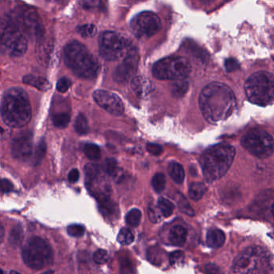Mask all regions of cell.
Returning a JSON list of instances; mask_svg holds the SVG:
<instances>
[{
    "label": "cell",
    "instance_id": "6da1fadb",
    "mask_svg": "<svg viewBox=\"0 0 274 274\" xmlns=\"http://www.w3.org/2000/svg\"><path fill=\"white\" fill-rule=\"evenodd\" d=\"M199 103L205 120L215 124L230 117L236 108V98L229 87L224 83L213 82L202 89Z\"/></svg>",
    "mask_w": 274,
    "mask_h": 274
},
{
    "label": "cell",
    "instance_id": "7a4b0ae2",
    "mask_svg": "<svg viewBox=\"0 0 274 274\" xmlns=\"http://www.w3.org/2000/svg\"><path fill=\"white\" fill-rule=\"evenodd\" d=\"M2 121L9 127L20 128L30 122L31 107L28 95L20 88H10L5 92L0 105Z\"/></svg>",
    "mask_w": 274,
    "mask_h": 274
},
{
    "label": "cell",
    "instance_id": "3957f363",
    "mask_svg": "<svg viewBox=\"0 0 274 274\" xmlns=\"http://www.w3.org/2000/svg\"><path fill=\"white\" fill-rule=\"evenodd\" d=\"M234 148L231 145H217L208 149L200 156V165L208 182L219 180L225 175L234 160Z\"/></svg>",
    "mask_w": 274,
    "mask_h": 274
},
{
    "label": "cell",
    "instance_id": "277c9868",
    "mask_svg": "<svg viewBox=\"0 0 274 274\" xmlns=\"http://www.w3.org/2000/svg\"><path fill=\"white\" fill-rule=\"evenodd\" d=\"M64 59L67 66L79 78L93 79L99 73L97 59L79 42L72 41L67 44L64 49Z\"/></svg>",
    "mask_w": 274,
    "mask_h": 274
},
{
    "label": "cell",
    "instance_id": "5b68a950",
    "mask_svg": "<svg viewBox=\"0 0 274 274\" xmlns=\"http://www.w3.org/2000/svg\"><path fill=\"white\" fill-rule=\"evenodd\" d=\"M274 260L270 252L259 246H251L240 253L232 266V274H270Z\"/></svg>",
    "mask_w": 274,
    "mask_h": 274
},
{
    "label": "cell",
    "instance_id": "8992f818",
    "mask_svg": "<svg viewBox=\"0 0 274 274\" xmlns=\"http://www.w3.org/2000/svg\"><path fill=\"white\" fill-rule=\"evenodd\" d=\"M27 49L26 35L12 17L0 18V51L20 57Z\"/></svg>",
    "mask_w": 274,
    "mask_h": 274
},
{
    "label": "cell",
    "instance_id": "52a82bcc",
    "mask_svg": "<svg viewBox=\"0 0 274 274\" xmlns=\"http://www.w3.org/2000/svg\"><path fill=\"white\" fill-rule=\"evenodd\" d=\"M246 97L251 103L260 106L274 102V75L268 72H257L245 83Z\"/></svg>",
    "mask_w": 274,
    "mask_h": 274
},
{
    "label": "cell",
    "instance_id": "ba28073f",
    "mask_svg": "<svg viewBox=\"0 0 274 274\" xmlns=\"http://www.w3.org/2000/svg\"><path fill=\"white\" fill-rule=\"evenodd\" d=\"M22 258L31 270H42L52 262V249L41 237H31L23 248Z\"/></svg>",
    "mask_w": 274,
    "mask_h": 274
},
{
    "label": "cell",
    "instance_id": "9c48e42d",
    "mask_svg": "<svg viewBox=\"0 0 274 274\" xmlns=\"http://www.w3.org/2000/svg\"><path fill=\"white\" fill-rule=\"evenodd\" d=\"M132 49V43L121 34L107 31L100 36V55L108 61H116L125 58Z\"/></svg>",
    "mask_w": 274,
    "mask_h": 274
},
{
    "label": "cell",
    "instance_id": "30bf717a",
    "mask_svg": "<svg viewBox=\"0 0 274 274\" xmlns=\"http://www.w3.org/2000/svg\"><path fill=\"white\" fill-rule=\"evenodd\" d=\"M191 64L186 58L172 56L160 59L154 64L152 74L160 80H180L189 76Z\"/></svg>",
    "mask_w": 274,
    "mask_h": 274
},
{
    "label": "cell",
    "instance_id": "8fae6325",
    "mask_svg": "<svg viewBox=\"0 0 274 274\" xmlns=\"http://www.w3.org/2000/svg\"><path fill=\"white\" fill-rule=\"evenodd\" d=\"M241 143L250 154L258 158H267L274 153V138L264 130H249L244 135Z\"/></svg>",
    "mask_w": 274,
    "mask_h": 274
},
{
    "label": "cell",
    "instance_id": "7c38bea8",
    "mask_svg": "<svg viewBox=\"0 0 274 274\" xmlns=\"http://www.w3.org/2000/svg\"><path fill=\"white\" fill-rule=\"evenodd\" d=\"M13 20L25 35H27L39 41L43 40L44 37V25L40 15L35 9L24 7L19 11L16 19Z\"/></svg>",
    "mask_w": 274,
    "mask_h": 274
},
{
    "label": "cell",
    "instance_id": "4fadbf2b",
    "mask_svg": "<svg viewBox=\"0 0 274 274\" xmlns=\"http://www.w3.org/2000/svg\"><path fill=\"white\" fill-rule=\"evenodd\" d=\"M160 19L151 11H143L134 18L131 28L134 35L138 37H151L160 31Z\"/></svg>",
    "mask_w": 274,
    "mask_h": 274
},
{
    "label": "cell",
    "instance_id": "5bb4252c",
    "mask_svg": "<svg viewBox=\"0 0 274 274\" xmlns=\"http://www.w3.org/2000/svg\"><path fill=\"white\" fill-rule=\"evenodd\" d=\"M96 103L111 115L119 117L125 111L124 103L121 98L113 92L105 90H97L93 93Z\"/></svg>",
    "mask_w": 274,
    "mask_h": 274
},
{
    "label": "cell",
    "instance_id": "9a60e30c",
    "mask_svg": "<svg viewBox=\"0 0 274 274\" xmlns=\"http://www.w3.org/2000/svg\"><path fill=\"white\" fill-rule=\"evenodd\" d=\"M139 56L136 49H132L125 58L114 72L115 81L125 83L133 78L138 67Z\"/></svg>",
    "mask_w": 274,
    "mask_h": 274
},
{
    "label": "cell",
    "instance_id": "2e32d148",
    "mask_svg": "<svg viewBox=\"0 0 274 274\" xmlns=\"http://www.w3.org/2000/svg\"><path fill=\"white\" fill-rule=\"evenodd\" d=\"M11 155L16 160L25 161L32 155V135L30 132L19 134L11 141Z\"/></svg>",
    "mask_w": 274,
    "mask_h": 274
},
{
    "label": "cell",
    "instance_id": "e0dca14e",
    "mask_svg": "<svg viewBox=\"0 0 274 274\" xmlns=\"http://www.w3.org/2000/svg\"><path fill=\"white\" fill-rule=\"evenodd\" d=\"M86 186L91 194L98 199V201L110 198L111 187L107 178L102 175L101 171L97 175L86 178Z\"/></svg>",
    "mask_w": 274,
    "mask_h": 274
},
{
    "label": "cell",
    "instance_id": "ac0fdd59",
    "mask_svg": "<svg viewBox=\"0 0 274 274\" xmlns=\"http://www.w3.org/2000/svg\"><path fill=\"white\" fill-rule=\"evenodd\" d=\"M131 87L139 97H145L151 92V83L145 77H133L131 81Z\"/></svg>",
    "mask_w": 274,
    "mask_h": 274
},
{
    "label": "cell",
    "instance_id": "d6986e66",
    "mask_svg": "<svg viewBox=\"0 0 274 274\" xmlns=\"http://www.w3.org/2000/svg\"><path fill=\"white\" fill-rule=\"evenodd\" d=\"M188 231L181 225L174 226L169 231V239L170 243L175 246H184L187 240Z\"/></svg>",
    "mask_w": 274,
    "mask_h": 274
},
{
    "label": "cell",
    "instance_id": "ffe728a7",
    "mask_svg": "<svg viewBox=\"0 0 274 274\" xmlns=\"http://www.w3.org/2000/svg\"><path fill=\"white\" fill-rule=\"evenodd\" d=\"M225 241V235L221 229L213 228L208 231L206 235V242L209 247L218 249L224 245Z\"/></svg>",
    "mask_w": 274,
    "mask_h": 274
},
{
    "label": "cell",
    "instance_id": "44dd1931",
    "mask_svg": "<svg viewBox=\"0 0 274 274\" xmlns=\"http://www.w3.org/2000/svg\"><path fill=\"white\" fill-rule=\"evenodd\" d=\"M23 81L26 84L35 87L43 92H46L50 88V83L44 77L35 76L32 75H25Z\"/></svg>",
    "mask_w": 274,
    "mask_h": 274
},
{
    "label": "cell",
    "instance_id": "7402d4cb",
    "mask_svg": "<svg viewBox=\"0 0 274 274\" xmlns=\"http://www.w3.org/2000/svg\"><path fill=\"white\" fill-rule=\"evenodd\" d=\"M168 172L174 182L176 184H182L185 175L182 165L177 162L170 163L168 167Z\"/></svg>",
    "mask_w": 274,
    "mask_h": 274
},
{
    "label": "cell",
    "instance_id": "603a6c76",
    "mask_svg": "<svg viewBox=\"0 0 274 274\" xmlns=\"http://www.w3.org/2000/svg\"><path fill=\"white\" fill-rule=\"evenodd\" d=\"M207 187L204 183H193L189 189V198L193 200L198 201L204 197L207 192Z\"/></svg>",
    "mask_w": 274,
    "mask_h": 274
},
{
    "label": "cell",
    "instance_id": "cb8c5ba5",
    "mask_svg": "<svg viewBox=\"0 0 274 274\" xmlns=\"http://www.w3.org/2000/svg\"><path fill=\"white\" fill-rule=\"evenodd\" d=\"M189 89V83L184 79L175 80V83L171 85V92L173 96L176 98H180L186 94Z\"/></svg>",
    "mask_w": 274,
    "mask_h": 274
},
{
    "label": "cell",
    "instance_id": "d4e9b609",
    "mask_svg": "<svg viewBox=\"0 0 274 274\" xmlns=\"http://www.w3.org/2000/svg\"><path fill=\"white\" fill-rule=\"evenodd\" d=\"M157 208L161 213V215L165 217H169L173 214L174 211V204L173 202L165 198H160L158 199Z\"/></svg>",
    "mask_w": 274,
    "mask_h": 274
},
{
    "label": "cell",
    "instance_id": "484cf974",
    "mask_svg": "<svg viewBox=\"0 0 274 274\" xmlns=\"http://www.w3.org/2000/svg\"><path fill=\"white\" fill-rule=\"evenodd\" d=\"M23 237H24V231L22 227L20 225H16L11 228L10 234H9L8 241L10 246L16 247L21 243Z\"/></svg>",
    "mask_w": 274,
    "mask_h": 274
},
{
    "label": "cell",
    "instance_id": "4316f807",
    "mask_svg": "<svg viewBox=\"0 0 274 274\" xmlns=\"http://www.w3.org/2000/svg\"><path fill=\"white\" fill-rule=\"evenodd\" d=\"M99 204L100 210L104 216H107V217L112 216L116 212L117 206H116L114 202L111 199V198L102 199V200L99 201Z\"/></svg>",
    "mask_w": 274,
    "mask_h": 274
},
{
    "label": "cell",
    "instance_id": "83f0119b",
    "mask_svg": "<svg viewBox=\"0 0 274 274\" xmlns=\"http://www.w3.org/2000/svg\"><path fill=\"white\" fill-rule=\"evenodd\" d=\"M74 128H75V132L79 135H84V134L88 133L89 131L88 120L81 113L78 115V117L75 119Z\"/></svg>",
    "mask_w": 274,
    "mask_h": 274
},
{
    "label": "cell",
    "instance_id": "f1b7e54d",
    "mask_svg": "<svg viewBox=\"0 0 274 274\" xmlns=\"http://www.w3.org/2000/svg\"><path fill=\"white\" fill-rule=\"evenodd\" d=\"M135 239L134 234L129 228H121L118 236H117V241L119 243L123 245V246H129L132 243Z\"/></svg>",
    "mask_w": 274,
    "mask_h": 274
},
{
    "label": "cell",
    "instance_id": "f546056e",
    "mask_svg": "<svg viewBox=\"0 0 274 274\" xmlns=\"http://www.w3.org/2000/svg\"><path fill=\"white\" fill-rule=\"evenodd\" d=\"M141 217L142 214L141 211L137 208H133L127 213L126 216V223L131 227L136 228L141 223Z\"/></svg>",
    "mask_w": 274,
    "mask_h": 274
},
{
    "label": "cell",
    "instance_id": "4dcf8cb0",
    "mask_svg": "<svg viewBox=\"0 0 274 274\" xmlns=\"http://www.w3.org/2000/svg\"><path fill=\"white\" fill-rule=\"evenodd\" d=\"M84 153L88 159L92 160H99L101 156V151L100 148L94 144H87L84 146Z\"/></svg>",
    "mask_w": 274,
    "mask_h": 274
},
{
    "label": "cell",
    "instance_id": "1f68e13d",
    "mask_svg": "<svg viewBox=\"0 0 274 274\" xmlns=\"http://www.w3.org/2000/svg\"><path fill=\"white\" fill-rule=\"evenodd\" d=\"M46 143L44 140H42L38 144L35 153H34L33 160H32L34 165H40V163L42 162V160H43L45 154H46Z\"/></svg>",
    "mask_w": 274,
    "mask_h": 274
},
{
    "label": "cell",
    "instance_id": "d6a6232c",
    "mask_svg": "<svg viewBox=\"0 0 274 274\" xmlns=\"http://www.w3.org/2000/svg\"><path fill=\"white\" fill-rule=\"evenodd\" d=\"M166 184V178L162 174H156L151 179V186L156 193L164 191Z\"/></svg>",
    "mask_w": 274,
    "mask_h": 274
},
{
    "label": "cell",
    "instance_id": "836d02e7",
    "mask_svg": "<svg viewBox=\"0 0 274 274\" xmlns=\"http://www.w3.org/2000/svg\"><path fill=\"white\" fill-rule=\"evenodd\" d=\"M103 170L108 175L117 177L119 171L118 164H117V160L113 159V158H108V159H107L104 164H103Z\"/></svg>",
    "mask_w": 274,
    "mask_h": 274
},
{
    "label": "cell",
    "instance_id": "e575fe53",
    "mask_svg": "<svg viewBox=\"0 0 274 274\" xmlns=\"http://www.w3.org/2000/svg\"><path fill=\"white\" fill-rule=\"evenodd\" d=\"M177 205L180 212H182L184 214L190 216V217H193V216L195 215L194 210H193L189 201L187 200L186 198H184V196L180 195V194L179 196V198L177 199Z\"/></svg>",
    "mask_w": 274,
    "mask_h": 274
},
{
    "label": "cell",
    "instance_id": "d590c367",
    "mask_svg": "<svg viewBox=\"0 0 274 274\" xmlns=\"http://www.w3.org/2000/svg\"><path fill=\"white\" fill-rule=\"evenodd\" d=\"M71 118L67 113H58L55 114L52 118L53 125L58 128H64L70 123Z\"/></svg>",
    "mask_w": 274,
    "mask_h": 274
},
{
    "label": "cell",
    "instance_id": "8d00e7d4",
    "mask_svg": "<svg viewBox=\"0 0 274 274\" xmlns=\"http://www.w3.org/2000/svg\"><path fill=\"white\" fill-rule=\"evenodd\" d=\"M77 32L83 38L93 37L97 33V26L92 24L82 25L77 28Z\"/></svg>",
    "mask_w": 274,
    "mask_h": 274
},
{
    "label": "cell",
    "instance_id": "74e56055",
    "mask_svg": "<svg viewBox=\"0 0 274 274\" xmlns=\"http://www.w3.org/2000/svg\"><path fill=\"white\" fill-rule=\"evenodd\" d=\"M80 4L87 11L100 10L101 7H103V2L101 0H82Z\"/></svg>",
    "mask_w": 274,
    "mask_h": 274
},
{
    "label": "cell",
    "instance_id": "f35d334b",
    "mask_svg": "<svg viewBox=\"0 0 274 274\" xmlns=\"http://www.w3.org/2000/svg\"><path fill=\"white\" fill-rule=\"evenodd\" d=\"M67 231H68V235H70L71 237H79L84 234L85 228L80 224H71L68 226Z\"/></svg>",
    "mask_w": 274,
    "mask_h": 274
},
{
    "label": "cell",
    "instance_id": "ab89813d",
    "mask_svg": "<svg viewBox=\"0 0 274 274\" xmlns=\"http://www.w3.org/2000/svg\"><path fill=\"white\" fill-rule=\"evenodd\" d=\"M109 255L108 252L104 249H98L93 255V260L95 262L99 265H103L108 261Z\"/></svg>",
    "mask_w": 274,
    "mask_h": 274
},
{
    "label": "cell",
    "instance_id": "60d3db41",
    "mask_svg": "<svg viewBox=\"0 0 274 274\" xmlns=\"http://www.w3.org/2000/svg\"><path fill=\"white\" fill-rule=\"evenodd\" d=\"M71 85H72L71 79H68L67 77H63L61 79H59V81L56 84V88L59 92L64 93L70 88Z\"/></svg>",
    "mask_w": 274,
    "mask_h": 274
},
{
    "label": "cell",
    "instance_id": "b9f144b4",
    "mask_svg": "<svg viewBox=\"0 0 274 274\" xmlns=\"http://www.w3.org/2000/svg\"><path fill=\"white\" fill-rule=\"evenodd\" d=\"M224 67H225L227 72L232 73V72H235L237 69H239L240 64L237 59L229 58V59H226L224 62Z\"/></svg>",
    "mask_w": 274,
    "mask_h": 274
},
{
    "label": "cell",
    "instance_id": "7bdbcfd3",
    "mask_svg": "<svg viewBox=\"0 0 274 274\" xmlns=\"http://www.w3.org/2000/svg\"><path fill=\"white\" fill-rule=\"evenodd\" d=\"M146 149H147V151L153 156H160V154H162L163 152L162 147L157 144L149 143V144H148Z\"/></svg>",
    "mask_w": 274,
    "mask_h": 274
},
{
    "label": "cell",
    "instance_id": "ee69618b",
    "mask_svg": "<svg viewBox=\"0 0 274 274\" xmlns=\"http://www.w3.org/2000/svg\"><path fill=\"white\" fill-rule=\"evenodd\" d=\"M205 271L208 274H224L222 269L214 264H208L205 266Z\"/></svg>",
    "mask_w": 274,
    "mask_h": 274
},
{
    "label": "cell",
    "instance_id": "f6af8a7d",
    "mask_svg": "<svg viewBox=\"0 0 274 274\" xmlns=\"http://www.w3.org/2000/svg\"><path fill=\"white\" fill-rule=\"evenodd\" d=\"M149 217L151 222L156 223V222H160V215L156 210V208H154L153 207H149Z\"/></svg>",
    "mask_w": 274,
    "mask_h": 274
},
{
    "label": "cell",
    "instance_id": "bcb514c9",
    "mask_svg": "<svg viewBox=\"0 0 274 274\" xmlns=\"http://www.w3.org/2000/svg\"><path fill=\"white\" fill-rule=\"evenodd\" d=\"M12 188H13V184H11V181H9L8 180L2 179L0 180V189H2V191L4 193L11 191Z\"/></svg>",
    "mask_w": 274,
    "mask_h": 274
},
{
    "label": "cell",
    "instance_id": "7dc6e473",
    "mask_svg": "<svg viewBox=\"0 0 274 274\" xmlns=\"http://www.w3.org/2000/svg\"><path fill=\"white\" fill-rule=\"evenodd\" d=\"M79 173L77 169H73L68 174V180L71 183H75L79 180Z\"/></svg>",
    "mask_w": 274,
    "mask_h": 274
},
{
    "label": "cell",
    "instance_id": "c3c4849f",
    "mask_svg": "<svg viewBox=\"0 0 274 274\" xmlns=\"http://www.w3.org/2000/svg\"><path fill=\"white\" fill-rule=\"evenodd\" d=\"M4 228H3V226L2 225V224L0 223V243L2 242V240L4 238Z\"/></svg>",
    "mask_w": 274,
    "mask_h": 274
},
{
    "label": "cell",
    "instance_id": "681fc988",
    "mask_svg": "<svg viewBox=\"0 0 274 274\" xmlns=\"http://www.w3.org/2000/svg\"><path fill=\"white\" fill-rule=\"evenodd\" d=\"M196 1L200 2V3H208V2H211L212 0H196Z\"/></svg>",
    "mask_w": 274,
    "mask_h": 274
},
{
    "label": "cell",
    "instance_id": "f907efd6",
    "mask_svg": "<svg viewBox=\"0 0 274 274\" xmlns=\"http://www.w3.org/2000/svg\"><path fill=\"white\" fill-rule=\"evenodd\" d=\"M271 212H272L273 216H274V203L273 204L272 208H271Z\"/></svg>",
    "mask_w": 274,
    "mask_h": 274
},
{
    "label": "cell",
    "instance_id": "816d5d0a",
    "mask_svg": "<svg viewBox=\"0 0 274 274\" xmlns=\"http://www.w3.org/2000/svg\"><path fill=\"white\" fill-rule=\"evenodd\" d=\"M42 274H54V273H53L52 271H47V272Z\"/></svg>",
    "mask_w": 274,
    "mask_h": 274
},
{
    "label": "cell",
    "instance_id": "f5cc1de1",
    "mask_svg": "<svg viewBox=\"0 0 274 274\" xmlns=\"http://www.w3.org/2000/svg\"><path fill=\"white\" fill-rule=\"evenodd\" d=\"M10 274H19V273L16 272V271H11Z\"/></svg>",
    "mask_w": 274,
    "mask_h": 274
},
{
    "label": "cell",
    "instance_id": "db71d44e",
    "mask_svg": "<svg viewBox=\"0 0 274 274\" xmlns=\"http://www.w3.org/2000/svg\"><path fill=\"white\" fill-rule=\"evenodd\" d=\"M3 133V129H2V127H0V135H2Z\"/></svg>",
    "mask_w": 274,
    "mask_h": 274
},
{
    "label": "cell",
    "instance_id": "11a10c76",
    "mask_svg": "<svg viewBox=\"0 0 274 274\" xmlns=\"http://www.w3.org/2000/svg\"><path fill=\"white\" fill-rule=\"evenodd\" d=\"M55 1H57V2H63L64 1H65V0H55Z\"/></svg>",
    "mask_w": 274,
    "mask_h": 274
},
{
    "label": "cell",
    "instance_id": "9f6ffc18",
    "mask_svg": "<svg viewBox=\"0 0 274 274\" xmlns=\"http://www.w3.org/2000/svg\"><path fill=\"white\" fill-rule=\"evenodd\" d=\"M0 274H4V273H3V271L1 269H0Z\"/></svg>",
    "mask_w": 274,
    "mask_h": 274
}]
</instances>
